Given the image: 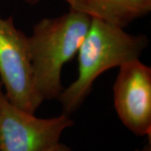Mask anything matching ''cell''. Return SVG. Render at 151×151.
I'll list each match as a JSON object with an SVG mask.
<instances>
[{
    "mask_svg": "<svg viewBox=\"0 0 151 151\" xmlns=\"http://www.w3.org/2000/svg\"><path fill=\"white\" fill-rule=\"evenodd\" d=\"M49 151H71L70 150V149L69 147H67L65 145H63V144H61V143H58L57 145H55L53 147V148H51L50 150Z\"/></svg>",
    "mask_w": 151,
    "mask_h": 151,
    "instance_id": "52a82bcc",
    "label": "cell"
},
{
    "mask_svg": "<svg viewBox=\"0 0 151 151\" xmlns=\"http://www.w3.org/2000/svg\"><path fill=\"white\" fill-rule=\"evenodd\" d=\"M92 18L70 9L63 15L43 19L28 36L36 91L44 101L58 99L64 90L61 85L63 65L77 55Z\"/></svg>",
    "mask_w": 151,
    "mask_h": 151,
    "instance_id": "7a4b0ae2",
    "label": "cell"
},
{
    "mask_svg": "<svg viewBox=\"0 0 151 151\" xmlns=\"http://www.w3.org/2000/svg\"><path fill=\"white\" fill-rule=\"evenodd\" d=\"M148 45L149 39L145 35H131L124 28L92 18L77 52L78 76L58 98L64 114L69 116L81 107L101 74L139 59Z\"/></svg>",
    "mask_w": 151,
    "mask_h": 151,
    "instance_id": "6da1fadb",
    "label": "cell"
},
{
    "mask_svg": "<svg viewBox=\"0 0 151 151\" xmlns=\"http://www.w3.org/2000/svg\"><path fill=\"white\" fill-rule=\"evenodd\" d=\"M114 108L134 134L151 136V68L139 59L119 66L113 86Z\"/></svg>",
    "mask_w": 151,
    "mask_h": 151,
    "instance_id": "5b68a950",
    "label": "cell"
},
{
    "mask_svg": "<svg viewBox=\"0 0 151 151\" xmlns=\"http://www.w3.org/2000/svg\"><path fill=\"white\" fill-rule=\"evenodd\" d=\"M73 125L68 115L40 119L10 103L0 81V151H49Z\"/></svg>",
    "mask_w": 151,
    "mask_h": 151,
    "instance_id": "277c9868",
    "label": "cell"
},
{
    "mask_svg": "<svg viewBox=\"0 0 151 151\" xmlns=\"http://www.w3.org/2000/svg\"><path fill=\"white\" fill-rule=\"evenodd\" d=\"M70 9L121 28L151 11V0H74Z\"/></svg>",
    "mask_w": 151,
    "mask_h": 151,
    "instance_id": "8992f818",
    "label": "cell"
},
{
    "mask_svg": "<svg viewBox=\"0 0 151 151\" xmlns=\"http://www.w3.org/2000/svg\"><path fill=\"white\" fill-rule=\"evenodd\" d=\"M0 81L9 101L28 113L44 100L35 85L28 36L17 29L13 17H0Z\"/></svg>",
    "mask_w": 151,
    "mask_h": 151,
    "instance_id": "3957f363",
    "label": "cell"
},
{
    "mask_svg": "<svg viewBox=\"0 0 151 151\" xmlns=\"http://www.w3.org/2000/svg\"><path fill=\"white\" fill-rule=\"evenodd\" d=\"M26 3H28V4H37V3H39L40 0H24ZM65 2H66L69 5H70V7H71L72 6V4H73V2H74V0H64Z\"/></svg>",
    "mask_w": 151,
    "mask_h": 151,
    "instance_id": "ba28073f",
    "label": "cell"
}]
</instances>
